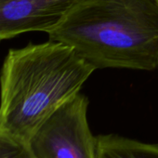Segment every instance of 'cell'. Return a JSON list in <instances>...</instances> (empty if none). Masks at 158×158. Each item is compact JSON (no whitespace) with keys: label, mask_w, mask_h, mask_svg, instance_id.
<instances>
[{"label":"cell","mask_w":158,"mask_h":158,"mask_svg":"<svg viewBox=\"0 0 158 158\" xmlns=\"http://www.w3.org/2000/svg\"><path fill=\"white\" fill-rule=\"evenodd\" d=\"M95 69L158 65L157 0H81L49 32Z\"/></svg>","instance_id":"obj_1"},{"label":"cell","mask_w":158,"mask_h":158,"mask_svg":"<svg viewBox=\"0 0 158 158\" xmlns=\"http://www.w3.org/2000/svg\"><path fill=\"white\" fill-rule=\"evenodd\" d=\"M96 69L72 48L48 41L10 49L0 73V128L27 141Z\"/></svg>","instance_id":"obj_2"},{"label":"cell","mask_w":158,"mask_h":158,"mask_svg":"<svg viewBox=\"0 0 158 158\" xmlns=\"http://www.w3.org/2000/svg\"><path fill=\"white\" fill-rule=\"evenodd\" d=\"M89 100L77 93L32 134L27 143L36 158H97L96 137L88 122Z\"/></svg>","instance_id":"obj_3"},{"label":"cell","mask_w":158,"mask_h":158,"mask_svg":"<svg viewBox=\"0 0 158 158\" xmlns=\"http://www.w3.org/2000/svg\"><path fill=\"white\" fill-rule=\"evenodd\" d=\"M81 0H0V41L49 32Z\"/></svg>","instance_id":"obj_4"},{"label":"cell","mask_w":158,"mask_h":158,"mask_svg":"<svg viewBox=\"0 0 158 158\" xmlns=\"http://www.w3.org/2000/svg\"><path fill=\"white\" fill-rule=\"evenodd\" d=\"M96 141L97 158H158V144L116 134L97 136Z\"/></svg>","instance_id":"obj_5"},{"label":"cell","mask_w":158,"mask_h":158,"mask_svg":"<svg viewBox=\"0 0 158 158\" xmlns=\"http://www.w3.org/2000/svg\"><path fill=\"white\" fill-rule=\"evenodd\" d=\"M0 158H36L27 141L0 128Z\"/></svg>","instance_id":"obj_6"},{"label":"cell","mask_w":158,"mask_h":158,"mask_svg":"<svg viewBox=\"0 0 158 158\" xmlns=\"http://www.w3.org/2000/svg\"><path fill=\"white\" fill-rule=\"evenodd\" d=\"M157 67H158V65H157Z\"/></svg>","instance_id":"obj_7"},{"label":"cell","mask_w":158,"mask_h":158,"mask_svg":"<svg viewBox=\"0 0 158 158\" xmlns=\"http://www.w3.org/2000/svg\"><path fill=\"white\" fill-rule=\"evenodd\" d=\"M157 1H158V0H157Z\"/></svg>","instance_id":"obj_8"}]
</instances>
